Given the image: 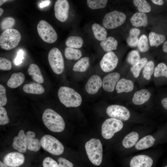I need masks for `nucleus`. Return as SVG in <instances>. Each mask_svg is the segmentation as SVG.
I'll return each instance as SVG.
<instances>
[{
	"mask_svg": "<svg viewBox=\"0 0 167 167\" xmlns=\"http://www.w3.org/2000/svg\"><path fill=\"white\" fill-rule=\"evenodd\" d=\"M23 90L26 93L40 95L45 92L43 86L38 83H32L25 84L23 87Z\"/></svg>",
	"mask_w": 167,
	"mask_h": 167,
	"instance_id": "obj_24",
	"label": "nucleus"
},
{
	"mask_svg": "<svg viewBox=\"0 0 167 167\" xmlns=\"http://www.w3.org/2000/svg\"><path fill=\"white\" fill-rule=\"evenodd\" d=\"M9 1V0H0V6H1L3 4H4L5 2Z\"/></svg>",
	"mask_w": 167,
	"mask_h": 167,
	"instance_id": "obj_53",
	"label": "nucleus"
},
{
	"mask_svg": "<svg viewBox=\"0 0 167 167\" xmlns=\"http://www.w3.org/2000/svg\"><path fill=\"white\" fill-rule=\"evenodd\" d=\"M140 59V56L138 52L136 50H132L128 54L127 60L129 63L133 65Z\"/></svg>",
	"mask_w": 167,
	"mask_h": 167,
	"instance_id": "obj_41",
	"label": "nucleus"
},
{
	"mask_svg": "<svg viewBox=\"0 0 167 167\" xmlns=\"http://www.w3.org/2000/svg\"><path fill=\"white\" fill-rule=\"evenodd\" d=\"M162 49L165 53H167V40L165 41L163 45Z\"/></svg>",
	"mask_w": 167,
	"mask_h": 167,
	"instance_id": "obj_51",
	"label": "nucleus"
},
{
	"mask_svg": "<svg viewBox=\"0 0 167 167\" xmlns=\"http://www.w3.org/2000/svg\"><path fill=\"white\" fill-rule=\"evenodd\" d=\"M19 32L13 28L3 31L0 36V45L3 49L9 50L16 47L20 41Z\"/></svg>",
	"mask_w": 167,
	"mask_h": 167,
	"instance_id": "obj_4",
	"label": "nucleus"
},
{
	"mask_svg": "<svg viewBox=\"0 0 167 167\" xmlns=\"http://www.w3.org/2000/svg\"><path fill=\"white\" fill-rule=\"evenodd\" d=\"M134 5L137 7L139 12L148 13L151 11V7L145 0H134L133 1Z\"/></svg>",
	"mask_w": 167,
	"mask_h": 167,
	"instance_id": "obj_35",
	"label": "nucleus"
},
{
	"mask_svg": "<svg viewBox=\"0 0 167 167\" xmlns=\"http://www.w3.org/2000/svg\"><path fill=\"white\" fill-rule=\"evenodd\" d=\"M64 54L66 58L69 60H77L82 55L80 50L68 47L65 49Z\"/></svg>",
	"mask_w": 167,
	"mask_h": 167,
	"instance_id": "obj_32",
	"label": "nucleus"
},
{
	"mask_svg": "<svg viewBox=\"0 0 167 167\" xmlns=\"http://www.w3.org/2000/svg\"><path fill=\"white\" fill-rule=\"evenodd\" d=\"M165 167H167V166H165Z\"/></svg>",
	"mask_w": 167,
	"mask_h": 167,
	"instance_id": "obj_55",
	"label": "nucleus"
},
{
	"mask_svg": "<svg viewBox=\"0 0 167 167\" xmlns=\"http://www.w3.org/2000/svg\"><path fill=\"white\" fill-rule=\"evenodd\" d=\"M85 147L91 162L96 165H100L102 161L103 156L102 146L100 140L92 139L85 143Z\"/></svg>",
	"mask_w": 167,
	"mask_h": 167,
	"instance_id": "obj_3",
	"label": "nucleus"
},
{
	"mask_svg": "<svg viewBox=\"0 0 167 167\" xmlns=\"http://www.w3.org/2000/svg\"><path fill=\"white\" fill-rule=\"evenodd\" d=\"M12 146L14 149L21 153L26 152L27 146V137L23 130H20L17 136L13 139Z\"/></svg>",
	"mask_w": 167,
	"mask_h": 167,
	"instance_id": "obj_15",
	"label": "nucleus"
},
{
	"mask_svg": "<svg viewBox=\"0 0 167 167\" xmlns=\"http://www.w3.org/2000/svg\"><path fill=\"white\" fill-rule=\"evenodd\" d=\"M88 7L92 9H97L104 8L106 5L108 0H88L87 1Z\"/></svg>",
	"mask_w": 167,
	"mask_h": 167,
	"instance_id": "obj_37",
	"label": "nucleus"
},
{
	"mask_svg": "<svg viewBox=\"0 0 167 167\" xmlns=\"http://www.w3.org/2000/svg\"><path fill=\"white\" fill-rule=\"evenodd\" d=\"M148 39L151 46L157 47L165 42L166 37L163 34L152 32L149 34Z\"/></svg>",
	"mask_w": 167,
	"mask_h": 167,
	"instance_id": "obj_29",
	"label": "nucleus"
},
{
	"mask_svg": "<svg viewBox=\"0 0 167 167\" xmlns=\"http://www.w3.org/2000/svg\"><path fill=\"white\" fill-rule=\"evenodd\" d=\"M154 75L156 77L167 78V66L163 63H159L155 68Z\"/></svg>",
	"mask_w": 167,
	"mask_h": 167,
	"instance_id": "obj_38",
	"label": "nucleus"
},
{
	"mask_svg": "<svg viewBox=\"0 0 167 167\" xmlns=\"http://www.w3.org/2000/svg\"><path fill=\"white\" fill-rule=\"evenodd\" d=\"M7 102V99L6 96V90L5 88L2 85H0V106L3 107L5 105Z\"/></svg>",
	"mask_w": 167,
	"mask_h": 167,
	"instance_id": "obj_45",
	"label": "nucleus"
},
{
	"mask_svg": "<svg viewBox=\"0 0 167 167\" xmlns=\"http://www.w3.org/2000/svg\"><path fill=\"white\" fill-rule=\"evenodd\" d=\"M89 65V58L84 57L80 59L74 65L73 70L76 72H84L88 69Z\"/></svg>",
	"mask_w": 167,
	"mask_h": 167,
	"instance_id": "obj_30",
	"label": "nucleus"
},
{
	"mask_svg": "<svg viewBox=\"0 0 167 167\" xmlns=\"http://www.w3.org/2000/svg\"><path fill=\"white\" fill-rule=\"evenodd\" d=\"M155 139L151 135L146 136L136 144L135 147L138 150H144L152 147L154 144Z\"/></svg>",
	"mask_w": 167,
	"mask_h": 167,
	"instance_id": "obj_26",
	"label": "nucleus"
},
{
	"mask_svg": "<svg viewBox=\"0 0 167 167\" xmlns=\"http://www.w3.org/2000/svg\"><path fill=\"white\" fill-rule=\"evenodd\" d=\"M25 79L24 75L22 73H14L7 82V85L10 88H16L24 83Z\"/></svg>",
	"mask_w": 167,
	"mask_h": 167,
	"instance_id": "obj_22",
	"label": "nucleus"
},
{
	"mask_svg": "<svg viewBox=\"0 0 167 167\" xmlns=\"http://www.w3.org/2000/svg\"><path fill=\"white\" fill-rule=\"evenodd\" d=\"M49 0H45L42 1V3H40L39 6L40 8H42L48 6L50 3Z\"/></svg>",
	"mask_w": 167,
	"mask_h": 167,
	"instance_id": "obj_48",
	"label": "nucleus"
},
{
	"mask_svg": "<svg viewBox=\"0 0 167 167\" xmlns=\"http://www.w3.org/2000/svg\"><path fill=\"white\" fill-rule=\"evenodd\" d=\"M95 38L98 41H103L107 38V32L105 28L97 23H94L92 26Z\"/></svg>",
	"mask_w": 167,
	"mask_h": 167,
	"instance_id": "obj_27",
	"label": "nucleus"
},
{
	"mask_svg": "<svg viewBox=\"0 0 167 167\" xmlns=\"http://www.w3.org/2000/svg\"><path fill=\"white\" fill-rule=\"evenodd\" d=\"M0 167H9L6 164L3 163L1 161H0Z\"/></svg>",
	"mask_w": 167,
	"mask_h": 167,
	"instance_id": "obj_52",
	"label": "nucleus"
},
{
	"mask_svg": "<svg viewBox=\"0 0 167 167\" xmlns=\"http://www.w3.org/2000/svg\"><path fill=\"white\" fill-rule=\"evenodd\" d=\"M54 9L56 19L61 22L66 20L68 16L69 5L66 0H58L55 2Z\"/></svg>",
	"mask_w": 167,
	"mask_h": 167,
	"instance_id": "obj_12",
	"label": "nucleus"
},
{
	"mask_svg": "<svg viewBox=\"0 0 167 167\" xmlns=\"http://www.w3.org/2000/svg\"><path fill=\"white\" fill-rule=\"evenodd\" d=\"M25 161V157L22 153L12 152L6 154L3 157V162L9 167H19L22 165Z\"/></svg>",
	"mask_w": 167,
	"mask_h": 167,
	"instance_id": "obj_13",
	"label": "nucleus"
},
{
	"mask_svg": "<svg viewBox=\"0 0 167 167\" xmlns=\"http://www.w3.org/2000/svg\"><path fill=\"white\" fill-rule=\"evenodd\" d=\"M155 65L152 61L148 62L143 67V77L147 80L150 79L154 71Z\"/></svg>",
	"mask_w": 167,
	"mask_h": 167,
	"instance_id": "obj_36",
	"label": "nucleus"
},
{
	"mask_svg": "<svg viewBox=\"0 0 167 167\" xmlns=\"http://www.w3.org/2000/svg\"><path fill=\"white\" fill-rule=\"evenodd\" d=\"M147 62L148 60L146 58H142L131 67V71L135 78L139 76L141 70Z\"/></svg>",
	"mask_w": 167,
	"mask_h": 167,
	"instance_id": "obj_34",
	"label": "nucleus"
},
{
	"mask_svg": "<svg viewBox=\"0 0 167 167\" xmlns=\"http://www.w3.org/2000/svg\"><path fill=\"white\" fill-rule=\"evenodd\" d=\"M132 25L135 27H146L148 24L147 15L143 13L137 12L134 14L130 19Z\"/></svg>",
	"mask_w": 167,
	"mask_h": 167,
	"instance_id": "obj_21",
	"label": "nucleus"
},
{
	"mask_svg": "<svg viewBox=\"0 0 167 167\" xmlns=\"http://www.w3.org/2000/svg\"><path fill=\"white\" fill-rule=\"evenodd\" d=\"M83 43V40L80 37L71 36L67 39L65 42V45L67 47L77 49L81 48Z\"/></svg>",
	"mask_w": 167,
	"mask_h": 167,
	"instance_id": "obj_31",
	"label": "nucleus"
},
{
	"mask_svg": "<svg viewBox=\"0 0 167 167\" xmlns=\"http://www.w3.org/2000/svg\"><path fill=\"white\" fill-rule=\"evenodd\" d=\"M42 118L44 124L50 131L60 132L64 130L65 124L63 118L53 109H46L43 113Z\"/></svg>",
	"mask_w": 167,
	"mask_h": 167,
	"instance_id": "obj_1",
	"label": "nucleus"
},
{
	"mask_svg": "<svg viewBox=\"0 0 167 167\" xmlns=\"http://www.w3.org/2000/svg\"><path fill=\"white\" fill-rule=\"evenodd\" d=\"M118 45L117 40L112 36H109L101 41L100 45L105 52H109L116 50Z\"/></svg>",
	"mask_w": 167,
	"mask_h": 167,
	"instance_id": "obj_25",
	"label": "nucleus"
},
{
	"mask_svg": "<svg viewBox=\"0 0 167 167\" xmlns=\"http://www.w3.org/2000/svg\"><path fill=\"white\" fill-rule=\"evenodd\" d=\"M118 61V58L113 52H107L101 59L100 62V66L104 72H109L116 67Z\"/></svg>",
	"mask_w": 167,
	"mask_h": 167,
	"instance_id": "obj_11",
	"label": "nucleus"
},
{
	"mask_svg": "<svg viewBox=\"0 0 167 167\" xmlns=\"http://www.w3.org/2000/svg\"><path fill=\"white\" fill-rule=\"evenodd\" d=\"M138 46L142 52H146L148 50V40L146 35L143 34L140 36L138 41Z\"/></svg>",
	"mask_w": 167,
	"mask_h": 167,
	"instance_id": "obj_40",
	"label": "nucleus"
},
{
	"mask_svg": "<svg viewBox=\"0 0 167 167\" xmlns=\"http://www.w3.org/2000/svg\"><path fill=\"white\" fill-rule=\"evenodd\" d=\"M23 55L24 52L22 50H20L18 51L17 56L14 60L15 65H18L22 63L24 58Z\"/></svg>",
	"mask_w": 167,
	"mask_h": 167,
	"instance_id": "obj_47",
	"label": "nucleus"
},
{
	"mask_svg": "<svg viewBox=\"0 0 167 167\" xmlns=\"http://www.w3.org/2000/svg\"><path fill=\"white\" fill-rule=\"evenodd\" d=\"M12 68L11 62L8 59L3 57L0 58V69L9 71Z\"/></svg>",
	"mask_w": 167,
	"mask_h": 167,
	"instance_id": "obj_43",
	"label": "nucleus"
},
{
	"mask_svg": "<svg viewBox=\"0 0 167 167\" xmlns=\"http://www.w3.org/2000/svg\"><path fill=\"white\" fill-rule=\"evenodd\" d=\"M58 161L60 167H73L72 163L65 158L59 157L58 158Z\"/></svg>",
	"mask_w": 167,
	"mask_h": 167,
	"instance_id": "obj_46",
	"label": "nucleus"
},
{
	"mask_svg": "<svg viewBox=\"0 0 167 167\" xmlns=\"http://www.w3.org/2000/svg\"><path fill=\"white\" fill-rule=\"evenodd\" d=\"M151 95L150 92L146 89L137 91L134 95L132 101L136 105H142L149 99Z\"/></svg>",
	"mask_w": 167,
	"mask_h": 167,
	"instance_id": "obj_19",
	"label": "nucleus"
},
{
	"mask_svg": "<svg viewBox=\"0 0 167 167\" xmlns=\"http://www.w3.org/2000/svg\"><path fill=\"white\" fill-rule=\"evenodd\" d=\"M38 34L41 38L48 43L55 42L58 37V35L53 27L46 21L42 20L37 26Z\"/></svg>",
	"mask_w": 167,
	"mask_h": 167,
	"instance_id": "obj_6",
	"label": "nucleus"
},
{
	"mask_svg": "<svg viewBox=\"0 0 167 167\" xmlns=\"http://www.w3.org/2000/svg\"><path fill=\"white\" fill-rule=\"evenodd\" d=\"M115 87L118 93L128 92L133 89L134 84L131 80L122 78L118 81Z\"/></svg>",
	"mask_w": 167,
	"mask_h": 167,
	"instance_id": "obj_20",
	"label": "nucleus"
},
{
	"mask_svg": "<svg viewBox=\"0 0 167 167\" xmlns=\"http://www.w3.org/2000/svg\"><path fill=\"white\" fill-rule=\"evenodd\" d=\"M126 19V16L124 13L115 10L105 14L103 20L102 24L105 28L113 29L123 24Z\"/></svg>",
	"mask_w": 167,
	"mask_h": 167,
	"instance_id": "obj_7",
	"label": "nucleus"
},
{
	"mask_svg": "<svg viewBox=\"0 0 167 167\" xmlns=\"http://www.w3.org/2000/svg\"><path fill=\"white\" fill-rule=\"evenodd\" d=\"M3 11H3V9L2 8H0V16H1L2 15L3 12Z\"/></svg>",
	"mask_w": 167,
	"mask_h": 167,
	"instance_id": "obj_54",
	"label": "nucleus"
},
{
	"mask_svg": "<svg viewBox=\"0 0 167 167\" xmlns=\"http://www.w3.org/2000/svg\"><path fill=\"white\" fill-rule=\"evenodd\" d=\"M140 32V30L136 28H132L130 30L129 36L126 40L129 46L135 47L138 45L139 41L138 36Z\"/></svg>",
	"mask_w": 167,
	"mask_h": 167,
	"instance_id": "obj_33",
	"label": "nucleus"
},
{
	"mask_svg": "<svg viewBox=\"0 0 167 167\" xmlns=\"http://www.w3.org/2000/svg\"><path fill=\"white\" fill-rule=\"evenodd\" d=\"M161 103L164 107L167 110V97L161 100Z\"/></svg>",
	"mask_w": 167,
	"mask_h": 167,
	"instance_id": "obj_49",
	"label": "nucleus"
},
{
	"mask_svg": "<svg viewBox=\"0 0 167 167\" xmlns=\"http://www.w3.org/2000/svg\"><path fill=\"white\" fill-rule=\"evenodd\" d=\"M49 64L53 71L56 74H61L64 69L63 58L60 50L57 48H52L48 55Z\"/></svg>",
	"mask_w": 167,
	"mask_h": 167,
	"instance_id": "obj_8",
	"label": "nucleus"
},
{
	"mask_svg": "<svg viewBox=\"0 0 167 167\" xmlns=\"http://www.w3.org/2000/svg\"><path fill=\"white\" fill-rule=\"evenodd\" d=\"M106 112L110 117L121 121L127 120L130 117V113L128 109L120 105H109L107 108Z\"/></svg>",
	"mask_w": 167,
	"mask_h": 167,
	"instance_id": "obj_10",
	"label": "nucleus"
},
{
	"mask_svg": "<svg viewBox=\"0 0 167 167\" xmlns=\"http://www.w3.org/2000/svg\"><path fill=\"white\" fill-rule=\"evenodd\" d=\"M101 78L98 75H92L88 81L85 86L87 92L90 94L96 93L102 85Z\"/></svg>",
	"mask_w": 167,
	"mask_h": 167,
	"instance_id": "obj_16",
	"label": "nucleus"
},
{
	"mask_svg": "<svg viewBox=\"0 0 167 167\" xmlns=\"http://www.w3.org/2000/svg\"><path fill=\"white\" fill-rule=\"evenodd\" d=\"M58 95L60 101L67 107H77L82 103L81 95L73 89L67 87H61Z\"/></svg>",
	"mask_w": 167,
	"mask_h": 167,
	"instance_id": "obj_2",
	"label": "nucleus"
},
{
	"mask_svg": "<svg viewBox=\"0 0 167 167\" xmlns=\"http://www.w3.org/2000/svg\"><path fill=\"white\" fill-rule=\"evenodd\" d=\"M9 119L6 109L3 107H0V125H4L8 124Z\"/></svg>",
	"mask_w": 167,
	"mask_h": 167,
	"instance_id": "obj_42",
	"label": "nucleus"
},
{
	"mask_svg": "<svg viewBox=\"0 0 167 167\" xmlns=\"http://www.w3.org/2000/svg\"><path fill=\"white\" fill-rule=\"evenodd\" d=\"M153 160L149 156L143 155H139L132 158L130 162V167H151Z\"/></svg>",
	"mask_w": 167,
	"mask_h": 167,
	"instance_id": "obj_17",
	"label": "nucleus"
},
{
	"mask_svg": "<svg viewBox=\"0 0 167 167\" xmlns=\"http://www.w3.org/2000/svg\"><path fill=\"white\" fill-rule=\"evenodd\" d=\"M41 146L44 150L54 155H60L64 151L63 144L53 136L45 135L41 139Z\"/></svg>",
	"mask_w": 167,
	"mask_h": 167,
	"instance_id": "obj_5",
	"label": "nucleus"
},
{
	"mask_svg": "<svg viewBox=\"0 0 167 167\" xmlns=\"http://www.w3.org/2000/svg\"><path fill=\"white\" fill-rule=\"evenodd\" d=\"M27 149L35 152L39 150L41 146L40 141L35 138V133L32 131H28L26 133Z\"/></svg>",
	"mask_w": 167,
	"mask_h": 167,
	"instance_id": "obj_18",
	"label": "nucleus"
},
{
	"mask_svg": "<svg viewBox=\"0 0 167 167\" xmlns=\"http://www.w3.org/2000/svg\"><path fill=\"white\" fill-rule=\"evenodd\" d=\"M139 135L135 132H132L127 134L123 139L122 144L126 148H130L135 145L138 140Z\"/></svg>",
	"mask_w": 167,
	"mask_h": 167,
	"instance_id": "obj_28",
	"label": "nucleus"
},
{
	"mask_svg": "<svg viewBox=\"0 0 167 167\" xmlns=\"http://www.w3.org/2000/svg\"><path fill=\"white\" fill-rule=\"evenodd\" d=\"M123 126V124L121 121L112 118L107 119L102 126V136L106 139H109L112 137L115 133L120 131Z\"/></svg>",
	"mask_w": 167,
	"mask_h": 167,
	"instance_id": "obj_9",
	"label": "nucleus"
},
{
	"mask_svg": "<svg viewBox=\"0 0 167 167\" xmlns=\"http://www.w3.org/2000/svg\"><path fill=\"white\" fill-rule=\"evenodd\" d=\"M120 77V74L115 72L106 75L104 77L102 82L104 89L109 92L113 91Z\"/></svg>",
	"mask_w": 167,
	"mask_h": 167,
	"instance_id": "obj_14",
	"label": "nucleus"
},
{
	"mask_svg": "<svg viewBox=\"0 0 167 167\" xmlns=\"http://www.w3.org/2000/svg\"><path fill=\"white\" fill-rule=\"evenodd\" d=\"M28 71V74L31 76L34 80L39 84L43 83V77L40 68L36 64L34 63L30 64Z\"/></svg>",
	"mask_w": 167,
	"mask_h": 167,
	"instance_id": "obj_23",
	"label": "nucleus"
},
{
	"mask_svg": "<svg viewBox=\"0 0 167 167\" xmlns=\"http://www.w3.org/2000/svg\"><path fill=\"white\" fill-rule=\"evenodd\" d=\"M151 1L154 4L161 6L164 4V2L162 0H152Z\"/></svg>",
	"mask_w": 167,
	"mask_h": 167,
	"instance_id": "obj_50",
	"label": "nucleus"
},
{
	"mask_svg": "<svg viewBox=\"0 0 167 167\" xmlns=\"http://www.w3.org/2000/svg\"><path fill=\"white\" fill-rule=\"evenodd\" d=\"M15 19L11 17H7L3 19L0 23V28L3 31L12 28L15 24Z\"/></svg>",
	"mask_w": 167,
	"mask_h": 167,
	"instance_id": "obj_39",
	"label": "nucleus"
},
{
	"mask_svg": "<svg viewBox=\"0 0 167 167\" xmlns=\"http://www.w3.org/2000/svg\"><path fill=\"white\" fill-rule=\"evenodd\" d=\"M43 167H60L58 164L54 159L49 157H47L42 162Z\"/></svg>",
	"mask_w": 167,
	"mask_h": 167,
	"instance_id": "obj_44",
	"label": "nucleus"
}]
</instances>
